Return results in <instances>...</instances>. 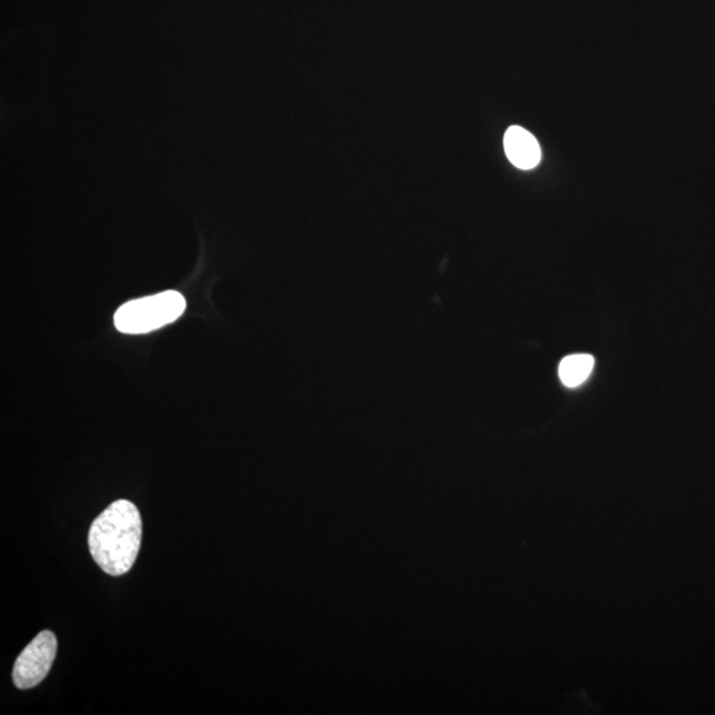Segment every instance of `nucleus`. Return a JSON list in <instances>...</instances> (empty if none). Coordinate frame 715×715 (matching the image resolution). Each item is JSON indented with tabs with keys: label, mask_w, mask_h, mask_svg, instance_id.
Wrapping results in <instances>:
<instances>
[{
	"label": "nucleus",
	"mask_w": 715,
	"mask_h": 715,
	"mask_svg": "<svg viewBox=\"0 0 715 715\" xmlns=\"http://www.w3.org/2000/svg\"><path fill=\"white\" fill-rule=\"evenodd\" d=\"M143 543V518L137 506L118 500L99 514L88 536L95 562L112 577L129 572Z\"/></svg>",
	"instance_id": "nucleus-1"
},
{
	"label": "nucleus",
	"mask_w": 715,
	"mask_h": 715,
	"mask_svg": "<svg viewBox=\"0 0 715 715\" xmlns=\"http://www.w3.org/2000/svg\"><path fill=\"white\" fill-rule=\"evenodd\" d=\"M185 311L182 294L167 291L124 304L115 314V326L125 334H147L176 323Z\"/></svg>",
	"instance_id": "nucleus-2"
},
{
	"label": "nucleus",
	"mask_w": 715,
	"mask_h": 715,
	"mask_svg": "<svg viewBox=\"0 0 715 715\" xmlns=\"http://www.w3.org/2000/svg\"><path fill=\"white\" fill-rule=\"evenodd\" d=\"M57 652V640L51 631H43L24 648L13 665L12 681L20 691L32 690L49 676Z\"/></svg>",
	"instance_id": "nucleus-3"
},
{
	"label": "nucleus",
	"mask_w": 715,
	"mask_h": 715,
	"mask_svg": "<svg viewBox=\"0 0 715 715\" xmlns=\"http://www.w3.org/2000/svg\"><path fill=\"white\" fill-rule=\"evenodd\" d=\"M504 147L507 158L521 170L534 169L543 158L536 137L519 126H512L507 129Z\"/></svg>",
	"instance_id": "nucleus-4"
},
{
	"label": "nucleus",
	"mask_w": 715,
	"mask_h": 715,
	"mask_svg": "<svg viewBox=\"0 0 715 715\" xmlns=\"http://www.w3.org/2000/svg\"><path fill=\"white\" fill-rule=\"evenodd\" d=\"M595 359L588 354L566 357L559 365V378L569 389L583 385L593 370Z\"/></svg>",
	"instance_id": "nucleus-5"
}]
</instances>
